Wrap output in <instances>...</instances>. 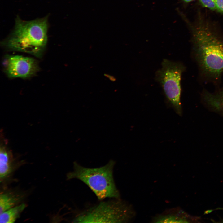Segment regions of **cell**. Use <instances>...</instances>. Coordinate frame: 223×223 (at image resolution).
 <instances>
[{"instance_id": "cell-1", "label": "cell", "mask_w": 223, "mask_h": 223, "mask_svg": "<svg viewBox=\"0 0 223 223\" xmlns=\"http://www.w3.org/2000/svg\"><path fill=\"white\" fill-rule=\"evenodd\" d=\"M193 38L194 53L201 69L218 78L223 71V39L202 23L194 29Z\"/></svg>"}, {"instance_id": "cell-2", "label": "cell", "mask_w": 223, "mask_h": 223, "mask_svg": "<svg viewBox=\"0 0 223 223\" xmlns=\"http://www.w3.org/2000/svg\"><path fill=\"white\" fill-rule=\"evenodd\" d=\"M48 18L46 16L26 21L17 16L14 29L6 40L7 46L13 50L41 56L47 42Z\"/></svg>"}, {"instance_id": "cell-3", "label": "cell", "mask_w": 223, "mask_h": 223, "mask_svg": "<svg viewBox=\"0 0 223 223\" xmlns=\"http://www.w3.org/2000/svg\"><path fill=\"white\" fill-rule=\"evenodd\" d=\"M115 162L111 160L105 165L97 168L84 167L75 162L73 170L68 173L67 180L79 179L86 184L101 201L107 198L120 199L115 184L113 169Z\"/></svg>"}, {"instance_id": "cell-4", "label": "cell", "mask_w": 223, "mask_h": 223, "mask_svg": "<svg viewBox=\"0 0 223 223\" xmlns=\"http://www.w3.org/2000/svg\"><path fill=\"white\" fill-rule=\"evenodd\" d=\"M136 215L131 205L120 199L101 202L81 213L73 219L77 223H127Z\"/></svg>"}, {"instance_id": "cell-5", "label": "cell", "mask_w": 223, "mask_h": 223, "mask_svg": "<svg viewBox=\"0 0 223 223\" xmlns=\"http://www.w3.org/2000/svg\"><path fill=\"white\" fill-rule=\"evenodd\" d=\"M161 68L156 72V80L161 85L165 96L176 113L182 114L180 98L181 76L184 67L180 63L164 59Z\"/></svg>"}, {"instance_id": "cell-6", "label": "cell", "mask_w": 223, "mask_h": 223, "mask_svg": "<svg viewBox=\"0 0 223 223\" xmlns=\"http://www.w3.org/2000/svg\"><path fill=\"white\" fill-rule=\"evenodd\" d=\"M37 70V64L33 59L16 55L9 58L6 72L10 78H25L34 74Z\"/></svg>"}, {"instance_id": "cell-7", "label": "cell", "mask_w": 223, "mask_h": 223, "mask_svg": "<svg viewBox=\"0 0 223 223\" xmlns=\"http://www.w3.org/2000/svg\"><path fill=\"white\" fill-rule=\"evenodd\" d=\"M198 217L190 215L181 209L174 208L156 215L152 219V222L179 223L194 222L199 220Z\"/></svg>"}, {"instance_id": "cell-8", "label": "cell", "mask_w": 223, "mask_h": 223, "mask_svg": "<svg viewBox=\"0 0 223 223\" xmlns=\"http://www.w3.org/2000/svg\"><path fill=\"white\" fill-rule=\"evenodd\" d=\"M2 141L0 148V178L1 181L12 170L13 158L12 153Z\"/></svg>"}, {"instance_id": "cell-9", "label": "cell", "mask_w": 223, "mask_h": 223, "mask_svg": "<svg viewBox=\"0 0 223 223\" xmlns=\"http://www.w3.org/2000/svg\"><path fill=\"white\" fill-rule=\"evenodd\" d=\"M203 99L211 108L223 114V88L215 93L204 92Z\"/></svg>"}, {"instance_id": "cell-10", "label": "cell", "mask_w": 223, "mask_h": 223, "mask_svg": "<svg viewBox=\"0 0 223 223\" xmlns=\"http://www.w3.org/2000/svg\"><path fill=\"white\" fill-rule=\"evenodd\" d=\"M26 207V204H21L5 211L0 215V223H12L19 218Z\"/></svg>"}, {"instance_id": "cell-11", "label": "cell", "mask_w": 223, "mask_h": 223, "mask_svg": "<svg viewBox=\"0 0 223 223\" xmlns=\"http://www.w3.org/2000/svg\"><path fill=\"white\" fill-rule=\"evenodd\" d=\"M20 201V198L12 193H1L0 195V214L14 207Z\"/></svg>"}, {"instance_id": "cell-12", "label": "cell", "mask_w": 223, "mask_h": 223, "mask_svg": "<svg viewBox=\"0 0 223 223\" xmlns=\"http://www.w3.org/2000/svg\"><path fill=\"white\" fill-rule=\"evenodd\" d=\"M204 7L212 10L219 11L216 4V0H199Z\"/></svg>"}, {"instance_id": "cell-13", "label": "cell", "mask_w": 223, "mask_h": 223, "mask_svg": "<svg viewBox=\"0 0 223 223\" xmlns=\"http://www.w3.org/2000/svg\"><path fill=\"white\" fill-rule=\"evenodd\" d=\"M216 4L219 11L223 12V0H216Z\"/></svg>"}, {"instance_id": "cell-14", "label": "cell", "mask_w": 223, "mask_h": 223, "mask_svg": "<svg viewBox=\"0 0 223 223\" xmlns=\"http://www.w3.org/2000/svg\"><path fill=\"white\" fill-rule=\"evenodd\" d=\"M106 77H108L109 79L111 80V81H115L116 80L115 78L114 77H112L110 75H108L107 74H106Z\"/></svg>"}, {"instance_id": "cell-15", "label": "cell", "mask_w": 223, "mask_h": 223, "mask_svg": "<svg viewBox=\"0 0 223 223\" xmlns=\"http://www.w3.org/2000/svg\"><path fill=\"white\" fill-rule=\"evenodd\" d=\"M184 1H185L186 2H190L193 0H183Z\"/></svg>"}]
</instances>
